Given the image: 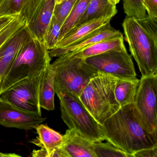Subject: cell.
Masks as SVG:
<instances>
[{
  "label": "cell",
  "mask_w": 157,
  "mask_h": 157,
  "mask_svg": "<svg viewBox=\"0 0 157 157\" xmlns=\"http://www.w3.org/2000/svg\"><path fill=\"white\" fill-rule=\"evenodd\" d=\"M133 103L121 106L114 114L100 125L104 140L130 154L157 144V138L147 132L136 120Z\"/></svg>",
  "instance_id": "obj_1"
},
{
  "label": "cell",
  "mask_w": 157,
  "mask_h": 157,
  "mask_svg": "<svg viewBox=\"0 0 157 157\" xmlns=\"http://www.w3.org/2000/svg\"><path fill=\"white\" fill-rule=\"evenodd\" d=\"M129 51L141 77L157 74V20L127 16L122 24Z\"/></svg>",
  "instance_id": "obj_2"
},
{
  "label": "cell",
  "mask_w": 157,
  "mask_h": 157,
  "mask_svg": "<svg viewBox=\"0 0 157 157\" xmlns=\"http://www.w3.org/2000/svg\"><path fill=\"white\" fill-rule=\"evenodd\" d=\"M117 79L109 74L99 72L89 82L79 97L100 125L121 108L114 93Z\"/></svg>",
  "instance_id": "obj_3"
},
{
  "label": "cell",
  "mask_w": 157,
  "mask_h": 157,
  "mask_svg": "<svg viewBox=\"0 0 157 157\" xmlns=\"http://www.w3.org/2000/svg\"><path fill=\"white\" fill-rule=\"evenodd\" d=\"M50 61L46 43L31 36L17 53L4 81L2 92L18 82L44 71Z\"/></svg>",
  "instance_id": "obj_4"
},
{
  "label": "cell",
  "mask_w": 157,
  "mask_h": 157,
  "mask_svg": "<svg viewBox=\"0 0 157 157\" xmlns=\"http://www.w3.org/2000/svg\"><path fill=\"white\" fill-rule=\"evenodd\" d=\"M60 101L61 117L69 129H73L93 142H102L100 124L92 116L78 96L67 91L56 92Z\"/></svg>",
  "instance_id": "obj_5"
},
{
  "label": "cell",
  "mask_w": 157,
  "mask_h": 157,
  "mask_svg": "<svg viewBox=\"0 0 157 157\" xmlns=\"http://www.w3.org/2000/svg\"><path fill=\"white\" fill-rule=\"evenodd\" d=\"M82 59L62 56L51 64L55 71V92L67 91L79 97L92 78L99 72L86 64Z\"/></svg>",
  "instance_id": "obj_6"
},
{
  "label": "cell",
  "mask_w": 157,
  "mask_h": 157,
  "mask_svg": "<svg viewBox=\"0 0 157 157\" xmlns=\"http://www.w3.org/2000/svg\"><path fill=\"white\" fill-rule=\"evenodd\" d=\"M157 74L141 77L133 105L134 117L149 134L157 138Z\"/></svg>",
  "instance_id": "obj_7"
},
{
  "label": "cell",
  "mask_w": 157,
  "mask_h": 157,
  "mask_svg": "<svg viewBox=\"0 0 157 157\" xmlns=\"http://www.w3.org/2000/svg\"><path fill=\"white\" fill-rule=\"evenodd\" d=\"M44 71L23 79L2 92L0 100L29 113L42 116L39 91Z\"/></svg>",
  "instance_id": "obj_8"
},
{
  "label": "cell",
  "mask_w": 157,
  "mask_h": 157,
  "mask_svg": "<svg viewBox=\"0 0 157 157\" xmlns=\"http://www.w3.org/2000/svg\"><path fill=\"white\" fill-rule=\"evenodd\" d=\"M84 61L98 72L109 74L117 78H136L133 60L126 49L109 51L87 58Z\"/></svg>",
  "instance_id": "obj_9"
},
{
  "label": "cell",
  "mask_w": 157,
  "mask_h": 157,
  "mask_svg": "<svg viewBox=\"0 0 157 157\" xmlns=\"http://www.w3.org/2000/svg\"><path fill=\"white\" fill-rule=\"evenodd\" d=\"M56 0H31L22 13L32 37L45 42L47 31L54 15Z\"/></svg>",
  "instance_id": "obj_10"
},
{
  "label": "cell",
  "mask_w": 157,
  "mask_h": 157,
  "mask_svg": "<svg viewBox=\"0 0 157 157\" xmlns=\"http://www.w3.org/2000/svg\"><path fill=\"white\" fill-rule=\"evenodd\" d=\"M42 116L29 113L0 100V125L25 130L35 129L45 121Z\"/></svg>",
  "instance_id": "obj_11"
},
{
  "label": "cell",
  "mask_w": 157,
  "mask_h": 157,
  "mask_svg": "<svg viewBox=\"0 0 157 157\" xmlns=\"http://www.w3.org/2000/svg\"><path fill=\"white\" fill-rule=\"evenodd\" d=\"M31 36L27 28L24 26L0 47V96L4 81L17 53Z\"/></svg>",
  "instance_id": "obj_12"
},
{
  "label": "cell",
  "mask_w": 157,
  "mask_h": 157,
  "mask_svg": "<svg viewBox=\"0 0 157 157\" xmlns=\"http://www.w3.org/2000/svg\"><path fill=\"white\" fill-rule=\"evenodd\" d=\"M121 36H123V34L120 31L113 28L110 23L89 36L67 47L49 50V54L51 57H59L68 53H76L101 41Z\"/></svg>",
  "instance_id": "obj_13"
},
{
  "label": "cell",
  "mask_w": 157,
  "mask_h": 157,
  "mask_svg": "<svg viewBox=\"0 0 157 157\" xmlns=\"http://www.w3.org/2000/svg\"><path fill=\"white\" fill-rule=\"evenodd\" d=\"M60 147L68 157H96L94 151L93 142L73 129H67L63 135V142Z\"/></svg>",
  "instance_id": "obj_14"
},
{
  "label": "cell",
  "mask_w": 157,
  "mask_h": 157,
  "mask_svg": "<svg viewBox=\"0 0 157 157\" xmlns=\"http://www.w3.org/2000/svg\"><path fill=\"white\" fill-rule=\"evenodd\" d=\"M113 18L105 16L75 27L58 42L55 48H64L80 41L110 23Z\"/></svg>",
  "instance_id": "obj_15"
},
{
  "label": "cell",
  "mask_w": 157,
  "mask_h": 157,
  "mask_svg": "<svg viewBox=\"0 0 157 157\" xmlns=\"http://www.w3.org/2000/svg\"><path fill=\"white\" fill-rule=\"evenodd\" d=\"M125 49L126 48L124 43V36H121L101 41L76 53H68L62 56L69 58H78L85 59L109 51Z\"/></svg>",
  "instance_id": "obj_16"
},
{
  "label": "cell",
  "mask_w": 157,
  "mask_h": 157,
  "mask_svg": "<svg viewBox=\"0 0 157 157\" xmlns=\"http://www.w3.org/2000/svg\"><path fill=\"white\" fill-rule=\"evenodd\" d=\"M55 70L50 64L43 73L39 91L40 107L47 111L55 110Z\"/></svg>",
  "instance_id": "obj_17"
},
{
  "label": "cell",
  "mask_w": 157,
  "mask_h": 157,
  "mask_svg": "<svg viewBox=\"0 0 157 157\" xmlns=\"http://www.w3.org/2000/svg\"><path fill=\"white\" fill-rule=\"evenodd\" d=\"M117 13L116 5L111 3L109 0H90L76 27L105 16L113 17Z\"/></svg>",
  "instance_id": "obj_18"
},
{
  "label": "cell",
  "mask_w": 157,
  "mask_h": 157,
  "mask_svg": "<svg viewBox=\"0 0 157 157\" xmlns=\"http://www.w3.org/2000/svg\"><path fill=\"white\" fill-rule=\"evenodd\" d=\"M38 136L31 143L45 149L48 153L56 148L60 147L63 140V135L50 128L47 125L40 124L35 128Z\"/></svg>",
  "instance_id": "obj_19"
},
{
  "label": "cell",
  "mask_w": 157,
  "mask_h": 157,
  "mask_svg": "<svg viewBox=\"0 0 157 157\" xmlns=\"http://www.w3.org/2000/svg\"><path fill=\"white\" fill-rule=\"evenodd\" d=\"M140 81L137 78L117 79L114 93L121 107L133 103Z\"/></svg>",
  "instance_id": "obj_20"
},
{
  "label": "cell",
  "mask_w": 157,
  "mask_h": 157,
  "mask_svg": "<svg viewBox=\"0 0 157 157\" xmlns=\"http://www.w3.org/2000/svg\"><path fill=\"white\" fill-rule=\"evenodd\" d=\"M90 1V0H78L61 27L58 42L69 32L76 27Z\"/></svg>",
  "instance_id": "obj_21"
},
{
  "label": "cell",
  "mask_w": 157,
  "mask_h": 157,
  "mask_svg": "<svg viewBox=\"0 0 157 157\" xmlns=\"http://www.w3.org/2000/svg\"><path fill=\"white\" fill-rule=\"evenodd\" d=\"M31 0H0V17L21 14Z\"/></svg>",
  "instance_id": "obj_22"
},
{
  "label": "cell",
  "mask_w": 157,
  "mask_h": 157,
  "mask_svg": "<svg viewBox=\"0 0 157 157\" xmlns=\"http://www.w3.org/2000/svg\"><path fill=\"white\" fill-rule=\"evenodd\" d=\"M94 151L96 157H132L110 142H93Z\"/></svg>",
  "instance_id": "obj_23"
},
{
  "label": "cell",
  "mask_w": 157,
  "mask_h": 157,
  "mask_svg": "<svg viewBox=\"0 0 157 157\" xmlns=\"http://www.w3.org/2000/svg\"><path fill=\"white\" fill-rule=\"evenodd\" d=\"M25 25V21L24 17L21 14L16 15L0 31V47Z\"/></svg>",
  "instance_id": "obj_24"
},
{
  "label": "cell",
  "mask_w": 157,
  "mask_h": 157,
  "mask_svg": "<svg viewBox=\"0 0 157 157\" xmlns=\"http://www.w3.org/2000/svg\"><path fill=\"white\" fill-rule=\"evenodd\" d=\"M62 25L54 16L48 25L45 36V42L48 50L54 49L58 43Z\"/></svg>",
  "instance_id": "obj_25"
},
{
  "label": "cell",
  "mask_w": 157,
  "mask_h": 157,
  "mask_svg": "<svg viewBox=\"0 0 157 157\" xmlns=\"http://www.w3.org/2000/svg\"><path fill=\"white\" fill-rule=\"evenodd\" d=\"M143 0H123L124 11L127 16L142 19L147 15Z\"/></svg>",
  "instance_id": "obj_26"
},
{
  "label": "cell",
  "mask_w": 157,
  "mask_h": 157,
  "mask_svg": "<svg viewBox=\"0 0 157 157\" xmlns=\"http://www.w3.org/2000/svg\"><path fill=\"white\" fill-rule=\"evenodd\" d=\"M78 0H64L56 4L53 16L63 25Z\"/></svg>",
  "instance_id": "obj_27"
},
{
  "label": "cell",
  "mask_w": 157,
  "mask_h": 157,
  "mask_svg": "<svg viewBox=\"0 0 157 157\" xmlns=\"http://www.w3.org/2000/svg\"><path fill=\"white\" fill-rule=\"evenodd\" d=\"M143 5L147 15L157 20V0H143Z\"/></svg>",
  "instance_id": "obj_28"
},
{
  "label": "cell",
  "mask_w": 157,
  "mask_h": 157,
  "mask_svg": "<svg viewBox=\"0 0 157 157\" xmlns=\"http://www.w3.org/2000/svg\"><path fill=\"white\" fill-rule=\"evenodd\" d=\"M133 157H157V144L136 151L133 154Z\"/></svg>",
  "instance_id": "obj_29"
},
{
  "label": "cell",
  "mask_w": 157,
  "mask_h": 157,
  "mask_svg": "<svg viewBox=\"0 0 157 157\" xmlns=\"http://www.w3.org/2000/svg\"><path fill=\"white\" fill-rule=\"evenodd\" d=\"M49 157H68L67 154L61 147L56 148L49 155Z\"/></svg>",
  "instance_id": "obj_30"
},
{
  "label": "cell",
  "mask_w": 157,
  "mask_h": 157,
  "mask_svg": "<svg viewBox=\"0 0 157 157\" xmlns=\"http://www.w3.org/2000/svg\"><path fill=\"white\" fill-rule=\"evenodd\" d=\"M32 156L33 157H48V153L46 150L41 148L39 150H33Z\"/></svg>",
  "instance_id": "obj_31"
},
{
  "label": "cell",
  "mask_w": 157,
  "mask_h": 157,
  "mask_svg": "<svg viewBox=\"0 0 157 157\" xmlns=\"http://www.w3.org/2000/svg\"><path fill=\"white\" fill-rule=\"evenodd\" d=\"M14 16H2L0 17V31H1L13 19Z\"/></svg>",
  "instance_id": "obj_32"
},
{
  "label": "cell",
  "mask_w": 157,
  "mask_h": 157,
  "mask_svg": "<svg viewBox=\"0 0 157 157\" xmlns=\"http://www.w3.org/2000/svg\"><path fill=\"white\" fill-rule=\"evenodd\" d=\"M21 157L20 155L15 153H3L0 151V157Z\"/></svg>",
  "instance_id": "obj_33"
},
{
  "label": "cell",
  "mask_w": 157,
  "mask_h": 157,
  "mask_svg": "<svg viewBox=\"0 0 157 157\" xmlns=\"http://www.w3.org/2000/svg\"><path fill=\"white\" fill-rule=\"evenodd\" d=\"M120 0H109V1L112 4L114 5H116L118 4L120 2Z\"/></svg>",
  "instance_id": "obj_34"
},
{
  "label": "cell",
  "mask_w": 157,
  "mask_h": 157,
  "mask_svg": "<svg viewBox=\"0 0 157 157\" xmlns=\"http://www.w3.org/2000/svg\"><path fill=\"white\" fill-rule=\"evenodd\" d=\"M64 0H56V4H59L60 2H62Z\"/></svg>",
  "instance_id": "obj_35"
}]
</instances>
